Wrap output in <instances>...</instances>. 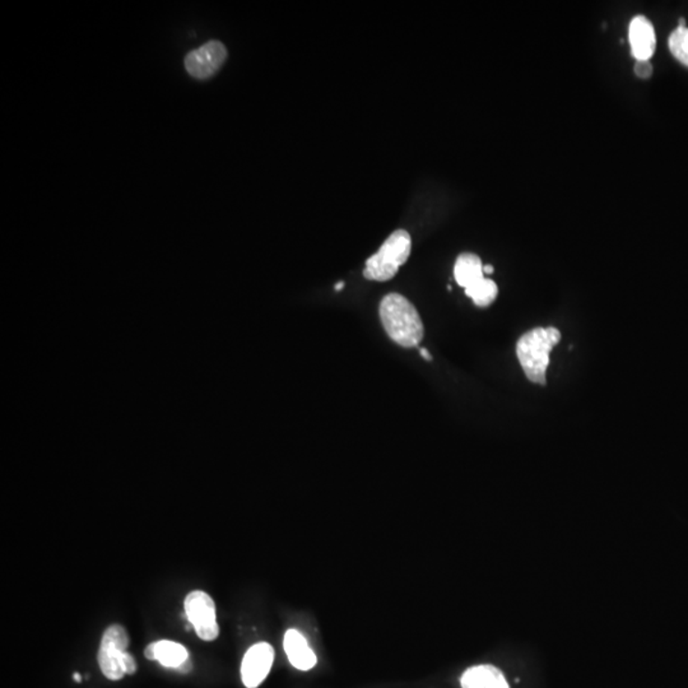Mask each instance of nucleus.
Masks as SVG:
<instances>
[{
  "mask_svg": "<svg viewBox=\"0 0 688 688\" xmlns=\"http://www.w3.org/2000/svg\"><path fill=\"white\" fill-rule=\"evenodd\" d=\"M421 356L427 360V361H433V356H431L426 348H421Z\"/></svg>",
  "mask_w": 688,
  "mask_h": 688,
  "instance_id": "17",
  "label": "nucleus"
},
{
  "mask_svg": "<svg viewBox=\"0 0 688 688\" xmlns=\"http://www.w3.org/2000/svg\"><path fill=\"white\" fill-rule=\"evenodd\" d=\"M412 250V239L404 230H397L386 239L379 252L366 262L363 276L366 279L386 282L406 264Z\"/></svg>",
  "mask_w": 688,
  "mask_h": 688,
  "instance_id": "3",
  "label": "nucleus"
},
{
  "mask_svg": "<svg viewBox=\"0 0 688 688\" xmlns=\"http://www.w3.org/2000/svg\"><path fill=\"white\" fill-rule=\"evenodd\" d=\"M380 319L393 342L401 347H417L425 336L417 310L400 294H389L380 304Z\"/></svg>",
  "mask_w": 688,
  "mask_h": 688,
  "instance_id": "1",
  "label": "nucleus"
},
{
  "mask_svg": "<svg viewBox=\"0 0 688 688\" xmlns=\"http://www.w3.org/2000/svg\"><path fill=\"white\" fill-rule=\"evenodd\" d=\"M483 273L484 274H492L493 273V267H492V265H483Z\"/></svg>",
  "mask_w": 688,
  "mask_h": 688,
  "instance_id": "18",
  "label": "nucleus"
},
{
  "mask_svg": "<svg viewBox=\"0 0 688 688\" xmlns=\"http://www.w3.org/2000/svg\"><path fill=\"white\" fill-rule=\"evenodd\" d=\"M274 663L271 643H258L247 649L241 663L242 684L247 688H258L270 675Z\"/></svg>",
  "mask_w": 688,
  "mask_h": 688,
  "instance_id": "7",
  "label": "nucleus"
},
{
  "mask_svg": "<svg viewBox=\"0 0 688 688\" xmlns=\"http://www.w3.org/2000/svg\"><path fill=\"white\" fill-rule=\"evenodd\" d=\"M283 648L291 666L301 672H307L315 668L318 664V657L315 652L310 648L305 635L296 628H289L286 631L283 639Z\"/></svg>",
  "mask_w": 688,
  "mask_h": 688,
  "instance_id": "8",
  "label": "nucleus"
},
{
  "mask_svg": "<svg viewBox=\"0 0 688 688\" xmlns=\"http://www.w3.org/2000/svg\"><path fill=\"white\" fill-rule=\"evenodd\" d=\"M462 688H512L503 670L492 664H480L465 670L460 677Z\"/></svg>",
  "mask_w": 688,
  "mask_h": 688,
  "instance_id": "10",
  "label": "nucleus"
},
{
  "mask_svg": "<svg viewBox=\"0 0 688 688\" xmlns=\"http://www.w3.org/2000/svg\"><path fill=\"white\" fill-rule=\"evenodd\" d=\"M227 59V50L220 41H209L189 53L185 69L193 78L208 79L214 77Z\"/></svg>",
  "mask_w": 688,
  "mask_h": 688,
  "instance_id": "6",
  "label": "nucleus"
},
{
  "mask_svg": "<svg viewBox=\"0 0 688 688\" xmlns=\"http://www.w3.org/2000/svg\"><path fill=\"white\" fill-rule=\"evenodd\" d=\"M635 73L639 78L648 79L652 76V64L651 61H636Z\"/></svg>",
  "mask_w": 688,
  "mask_h": 688,
  "instance_id": "15",
  "label": "nucleus"
},
{
  "mask_svg": "<svg viewBox=\"0 0 688 688\" xmlns=\"http://www.w3.org/2000/svg\"><path fill=\"white\" fill-rule=\"evenodd\" d=\"M144 657L150 660L158 661L166 668L179 669L189 660V652L182 643L171 642V640H159L147 646Z\"/></svg>",
  "mask_w": 688,
  "mask_h": 688,
  "instance_id": "11",
  "label": "nucleus"
},
{
  "mask_svg": "<svg viewBox=\"0 0 688 688\" xmlns=\"http://www.w3.org/2000/svg\"><path fill=\"white\" fill-rule=\"evenodd\" d=\"M669 50L673 56L688 67V28H677L669 37Z\"/></svg>",
  "mask_w": 688,
  "mask_h": 688,
  "instance_id": "14",
  "label": "nucleus"
},
{
  "mask_svg": "<svg viewBox=\"0 0 688 688\" xmlns=\"http://www.w3.org/2000/svg\"><path fill=\"white\" fill-rule=\"evenodd\" d=\"M454 277L457 285L465 289L472 287L484 279L483 264L475 254L463 253L454 265Z\"/></svg>",
  "mask_w": 688,
  "mask_h": 688,
  "instance_id": "12",
  "label": "nucleus"
},
{
  "mask_svg": "<svg viewBox=\"0 0 688 688\" xmlns=\"http://www.w3.org/2000/svg\"><path fill=\"white\" fill-rule=\"evenodd\" d=\"M185 613L189 622L200 639L205 642H214L220 635V626L217 622L214 599L202 590H194L186 595Z\"/></svg>",
  "mask_w": 688,
  "mask_h": 688,
  "instance_id": "5",
  "label": "nucleus"
},
{
  "mask_svg": "<svg viewBox=\"0 0 688 688\" xmlns=\"http://www.w3.org/2000/svg\"><path fill=\"white\" fill-rule=\"evenodd\" d=\"M137 661H135L132 654L126 652L125 657H124V672H125V675L132 676L137 672Z\"/></svg>",
  "mask_w": 688,
  "mask_h": 688,
  "instance_id": "16",
  "label": "nucleus"
},
{
  "mask_svg": "<svg viewBox=\"0 0 688 688\" xmlns=\"http://www.w3.org/2000/svg\"><path fill=\"white\" fill-rule=\"evenodd\" d=\"M465 295L474 300L475 306L487 307L498 297V288L492 279H483L472 287L466 288Z\"/></svg>",
  "mask_w": 688,
  "mask_h": 688,
  "instance_id": "13",
  "label": "nucleus"
},
{
  "mask_svg": "<svg viewBox=\"0 0 688 688\" xmlns=\"http://www.w3.org/2000/svg\"><path fill=\"white\" fill-rule=\"evenodd\" d=\"M129 646V635L120 625H112L106 628L100 645L99 660L102 675L110 681H120L125 676L124 657Z\"/></svg>",
  "mask_w": 688,
  "mask_h": 688,
  "instance_id": "4",
  "label": "nucleus"
},
{
  "mask_svg": "<svg viewBox=\"0 0 688 688\" xmlns=\"http://www.w3.org/2000/svg\"><path fill=\"white\" fill-rule=\"evenodd\" d=\"M561 341L560 330L556 328H536L525 333L516 344V356L521 362L525 376L531 383L545 385L547 382L549 353Z\"/></svg>",
  "mask_w": 688,
  "mask_h": 688,
  "instance_id": "2",
  "label": "nucleus"
},
{
  "mask_svg": "<svg viewBox=\"0 0 688 688\" xmlns=\"http://www.w3.org/2000/svg\"><path fill=\"white\" fill-rule=\"evenodd\" d=\"M342 288H344V282L336 283V291H341Z\"/></svg>",
  "mask_w": 688,
  "mask_h": 688,
  "instance_id": "19",
  "label": "nucleus"
},
{
  "mask_svg": "<svg viewBox=\"0 0 688 688\" xmlns=\"http://www.w3.org/2000/svg\"><path fill=\"white\" fill-rule=\"evenodd\" d=\"M631 50L636 61H651L657 47V36L651 20L643 16H636L628 29Z\"/></svg>",
  "mask_w": 688,
  "mask_h": 688,
  "instance_id": "9",
  "label": "nucleus"
},
{
  "mask_svg": "<svg viewBox=\"0 0 688 688\" xmlns=\"http://www.w3.org/2000/svg\"><path fill=\"white\" fill-rule=\"evenodd\" d=\"M73 677H75L77 682H81V675H79V673H76V675L73 676Z\"/></svg>",
  "mask_w": 688,
  "mask_h": 688,
  "instance_id": "20",
  "label": "nucleus"
}]
</instances>
